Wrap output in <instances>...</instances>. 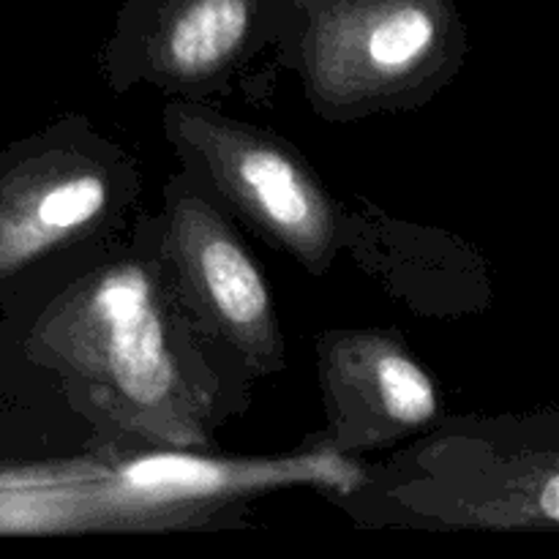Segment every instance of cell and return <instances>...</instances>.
<instances>
[{
    "instance_id": "1",
    "label": "cell",
    "mask_w": 559,
    "mask_h": 559,
    "mask_svg": "<svg viewBox=\"0 0 559 559\" xmlns=\"http://www.w3.org/2000/svg\"><path fill=\"white\" fill-rule=\"evenodd\" d=\"M20 353L55 374L98 445L213 453L254 382L194 325L156 254L151 213L98 260L22 304Z\"/></svg>"
},
{
    "instance_id": "2",
    "label": "cell",
    "mask_w": 559,
    "mask_h": 559,
    "mask_svg": "<svg viewBox=\"0 0 559 559\" xmlns=\"http://www.w3.org/2000/svg\"><path fill=\"white\" fill-rule=\"evenodd\" d=\"M328 497L358 527L557 533L559 415L448 413Z\"/></svg>"
},
{
    "instance_id": "3",
    "label": "cell",
    "mask_w": 559,
    "mask_h": 559,
    "mask_svg": "<svg viewBox=\"0 0 559 559\" xmlns=\"http://www.w3.org/2000/svg\"><path fill=\"white\" fill-rule=\"evenodd\" d=\"M142 169L80 112L0 151V304H31L129 233Z\"/></svg>"
},
{
    "instance_id": "4",
    "label": "cell",
    "mask_w": 559,
    "mask_h": 559,
    "mask_svg": "<svg viewBox=\"0 0 559 559\" xmlns=\"http://www.w3.org/2000/svg\"><path fill=\"white\" fill-rule=\"evenodd\" d=\"M325 123L426 107L456 82L469 31L456 0H325L278 44Z\"/></svg>"
},
{
    "instance_id": "5",
    "label": "cell",
    "mask_w": 559,
    "mask_h": 559,
    "mask_svg": "<svg viewBox=\"0 0 559 559\" xmlns=\"http://www.w3.org/2000/svg\"><path fill=\"white\" fill-rule=\"evenodd\" d=\"M164 136L191 175L267 249L322 278L342 257L344 200L278 131L194 98H167Z\"/></svg>"
},
{
    "instance_id": "6",
    "label": "cell",
    "mask_w": 559,
    "mask_h": 559,
    "mask_svg": "<svg viewBox=\"0 0 559 559\" xmlns=\"http://www.w3.org/2000/svg\"><path fill=\"white\" fill-rule=\"evenodd\" d=\"M151 224L167 282L194 325L251 382L287 369L276 295L240 224L180 167Z\"/></svg>"
},
{
    "instance_id": "7",
    "label": "cell",
    "mask_w": 559,
    "mask_h": 559,
    "mask_svg": "<svg viewBox=\"0 0 559 559\" xmlns=\"http://www.w3.org/2000/svg\"><path fill=\"white\" fill-rule=\"evenodd\" d=\"M295 20L284 0H123L98 71L115 93L145 85L167 98L211 102L233 93Z\"/></svg>"
},
{
    "instance_id": "8",
    "label": "cell",
    "mask_w": 559,
    "mask_h": 559,
    "mask_svg": "<svg viewBox=\"0 0 559 559\" xmlns=\"http://www.w3.org/2000/svg\"><path fill=\"white\" fill-rule=\"evenodd\" d=\"M325 431L342 456L393 451L448 415L429 366L396 328H333L314 338Z\"/></svg>"
},
{
    "instance_id": "9",
    "label": "cell",
    "mask_w": 559,
    "mask_h": 559,
    "mask_svg": "<svg viewBox=\"0 0 559 559\" xmlns=\"http://www.w3.org/2000/svg\"><path fill=\"white\" fill-rule=\"evenodd\" d=\"M342 257L420 320H467L495 304V273L478 246L391 216L366 194L344 200Z\"/></svg>"
},
{
    "instance_id": "10",
    "label": "cell",
    "mask_w": 559,
    "mask_h": 559,
    "mask_svg": "<svg viewBox=\"0 0 559 559\" xmlns=\"http://www.w3.org/2000/svg\"><path fill=\"white\" fill-rule=\"evenodd\" d=\"M284 3H287L289 9H293L295 14H298V11L309 9V5H317V3H325V0H284Z\"/></svg>"
}]
</instances>
